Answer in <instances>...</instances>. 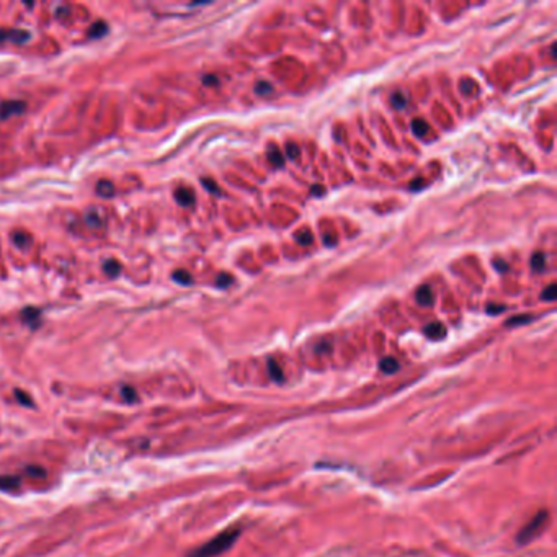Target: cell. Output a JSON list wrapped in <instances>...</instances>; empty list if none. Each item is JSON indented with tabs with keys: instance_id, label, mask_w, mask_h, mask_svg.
Here are the masks:
<instances>
[{
	"instance_id": "cell-1",
	"label": "cell",
	"mask_w": 557,
	"mask_h": 557,
	"mask_svg": "<svg viewBox=\"0 0 557 557\" xmlns=\"http://www.w3.org/2000/svg\"><path fill=\"white\" fill-rule=\"evenodd\" d=\"M239 536H240L239 529H227V531L214 536L211 541H208L201 548L195 549L190 554V557H217L222 553H226L227 549H231Z\"/></svg>"
},
{
	"instance_id": "cell-2",
	"label": "cell",
	"mask_w": 557,
	"mask_h": 557,
	"mask_svg": "<svg viewBox=\"0 0 557 557\" xmlns=\"http://www.w3.org/2000/svg\"><path fill=\"white\" fill-rule=\"evenodd\" d=\"M546 521H548V512H539L536 516L531 518V521H529L528 524H524L523 529L516 536V541L519 544L529 543V541L534 539L541 531H543Z\"/></svg>"
},
{
	"instance_id": "cell-3",
	"label": "cell",
	"mask_w": 557,
	"mask_h": 557,
	"mask_svg": "<svg viewBox=\"0 0 557 557\" xmlns=\"http://www.w3.org/2000/svg\"><path fill=\"white\" fill-rule=\"evenodd\" d=\"M26 110V103L25 101H2L0 103V120H8L10 116H17L25 113Z\"/></svg>"
},
{
	"instance_id": "cell-4",
	"label": "cell",
	"mask_w": 557,
	"mask_h": 557,
	"mask_svg": "<svg viewBox=\"0 0 557 557\" xmlns=\"http://www.w3.org/2000/svg\"><path fill=\"white\" fill-rule=\"evenodd\" d=\"M30 40V33L23 30H0V43H26Z\"/></svg>"
},
{
	"instance_id": "cell-5",
	"label": "cell",
	"mask_w": 557,
	"mask_h": 557,
	"mask_svg": "<svg viewBox=\"0 0 557 557\" xmlns=\"http://www.w3.org/2000/svg\"><path fill=\"white\" fill-rule=\"evenodd\" d=\"M415 299H417V304H420V306L427 307V306H431L433 301H435V296H433V291L431 288L428 285H423L417 289L415 293Z\"/></svg>"
},
{
	"instance_id": "cell-6",
	"label": "cell",
	"mask_w": 557,
	"mask_h": 557,
	"mask_svg": "<svg viewBox=\"0 0 557 557\" xmlns=\"http://www.w3.org/2000/svg\"><path fill=\"white\" fill-rule=\"evenodd\" d=\"M423 332H425V335L431 340H441L446 337V327L441 322H430L423 329Z\"/></svg>"
},
{
	"instance_id": "cell-7",
	"label": "cell",
	"mask_w": 557,
	"mask_h": 557,
	"mask_svg": "<svg viewBox=\"0 0 557 557\" xmlns=\"http://www.w3.org/2000/svg\"><path fill=\"white\" fill-rule=\"evenodd\" d=\"M175 200L178 201L181 206H193L195 205V193L190 188L181 186V188L175 191Z\"/></svg>"
},
{
	"instance_id": "cell-8",
	"label": "cell",
	"mask_w": 557,
	"mask_h": 557,
	"mask_svg": "<svg viewBox=\"0 0 557 557\" xmlns=\"http://www.w3.org/2000/svg\"><path fill=\"white\" fill-rule=\"evenodd\" d=\"M21 484L18 475H0V490H15Z\"/></svg>"
},
{
	"instance_id": "cell-9",
	"label": "cell",
	"mask_w": 557,
	"mask_h": 557,
	"mask_svg": "<svg viewBox=\"0 0 557 557\" xmlns=\"http://www.w3.org/2000/svg\"><path fill=\"white\" fill-rule=\"evenodd\" d=\"M266 155H268V160H270L273 165H275L276 169H280V167H283V165H285V157H283L281 151L275 146V144H270Z\"/></svg>"
},
{
	"instance_id": "cell-10",
	"label": "cell",
	"mask_w": 557,
	"mask_h": 557,
	"mask_svg": "<svg viewBox=\"0 0 557 557\" xmlns=\"http://www.w3.org/2000/svg\"><path fill=\"white\" fill-rule=\"evenodd\" d=\"M96 193H98L101 198H111L115 195V186L108 180H101L98 181V185H96Z\"/></svg>"
},
{
	"instance_id": "cell-11",
	"label": "cell",
	"mask_w": 557,
	"mask_h": 557,
	"mask_svg": "<svg viewBox=\"0 0 557 557\" xmlns=\"http://www.w3.org/2000/svg\"><path fill=\"white\" fill-rule=\"evenodd\" d=\"M379 368H381L383 373H387V374H394L397 369L400 368L397 360H394V358H383L381 363H379Z\"/></svg>"
},
{
	"instance_id": "cell-12",
	"label": "cell",
	"mask_w": 557,
	"mask_h": 557,
	"mask_svg": "<svg viewBox=\"0 0 557 557\" xmlns=\"http://www.w3.org/2000/svg\"><path fill=\"white\" fill-rule=\"evenodd\" d=\"M410 128H412V131H414V134H415L417 137H423V136H427L428 129H430V126H428V125H427V121H423V120H414V121H412Z\"/></svg>"
},
{
	"instance_id": "cell-13",
	"label": "cell",
	"mask_w": 557,
	"mask_h": 557,
	"mask_svg": "<svg viewBox=\"0 0 557 557\" xmlns=\"http://www.w3.org/2000/svg\"><path fill=\"white\" fill-rule=\"evenodd\" d=\"M529 265H531V268L536 273H541L546 268V257L541 254V252H536V254L531 257V260H529Z\"/></svg>"
},
{
	"instance_id": "cell-14",
	"label": "cell",
	"mask_w": 557,
	"mask_h": 557,
	"mask_svg": "<svg viewBox=\"0 0 557 557\" xmlns=\"http://www.w3.org/2000/svg\"><path fill=\"white\" fill-rule=\"evenodd\" d=\"M268 371H270V376H271L273 381H276V383L285 381V376H283L281 368L278 366V363L275 360H268Z\"/></svg>"
},
{
	"instance_id": "cell-15",
	"label": "cell",
	"mask_w": 557,
	"mask_h": 557,
	"mask_svg": "<svg viewBox=\"0 0 557 557\" xmlns=\"http://www.w3.org/2000/svg\"><path fill=\"white\" fill-rule=\"evenodd\" d=\"M106 31H108V26H106L103 21H96L95 25H92V28H90L88 36H90V38L96 40V38H101V36H103Z\"/></svg>"
},
{
	"instance_id": "cell-16",
	"label": "cell",
	"mask_w": 557,
	"mask_h": 557,
	"mask_svg": "<svg viewBox=\"0 0 557 557\" xmlns=\"http://www.w3.org/2000/svg\"><path fill=\"white\" fill-rule=\"evenodd\" d=\"M172 276H173V280L176 283H180V285H191V283H193L191 275H190L188 271H185V270H176Z\"/></svg>"
},
{
	"instance_id": "cell-17",
	"label": "cell",
	"mask_w": 557,
	"mask_h": 557,
	"mask_svg": "<svg viewBox=\"0 0 557 557\" xmlns=\"http://www.w3.org/2000/svg\"><path fill=\"white\" fill-rule=\"evenodd\" d=\"M556 285L554 283H551V285L548 286L544 289L543 293H541V301H546V302H553V301H556Z\"/></svg>"
},
{
	"instance_id": "cell-18",
	"label": "cell",
	"mask_w": 557,
	"mask_h": 557,
	"mask_svg": "<svg viewBox=\"0 0 557 557\" xmlns=\"http://www.w3.org/2000/svg\"><path fill=\"white\" fill-rule=\"evenodd\" d=\"M103 268H105V273H106V275H108L110 278H115V276L118 275V273H120L121 266L118 265V261H115V260H108V261H106V263H105Z\"/></svg>"
},
{
	"instance_id": "cell-19",
	"label": "cell",
	"mask_w": 557,
	"mask_h": 557,
	"mask_svg": "<svg viewBox=\"0 0 557 557\" xmlns=\"http://www.w3.org/2000/svg\"><path fill=\"white\" fill-rule=\"evenodd\" d=\"M121 395H123V399H125L126 402H136V400H137L136 390L132 389V387H129V386H125V387L121 389Z\"/></svg>"
},
{
	"instance_id": "cell-20",
	"label": "cell",
	"mask_w": 557,
	"mask_h": 557,
	"mask_svg": "<svg viewBox=\"0 0 557 557\" xmlns=\"http://www.w3.org/2000/svg\"><path fill=\"white\" fill-rule=\"evenodd\" d=\"M390 101H392V106H394V108H397V110L405 108V105H407V98H405V96H404L402 93H400V92L394 93V95H392V98H390Z\"/></svg>"
},
{
	"instance_id": "cell-21",
	"label": "cell",
	"mask_w": 557,
	"mask_h": 557,
	"mask_svg": "<svg viewBox=\"0 0 557 557\" xmlns=\"http://www.w3.org/2000/svg\"><path fill=\"white\" fill-rule=\"evenodd\" d=\"M96 210H98V208H95V211H90L87 214V222L90 224V226L100 227V226H103V219H100L98 216H96V213H98Z\"/></svg>"
},
{
	"instance_id": "cell-22",
	"label": "cell",
	"mask_w": 557,
	"mask_h": 557,
	"mask_svg": "<svg viewBox=\"0 0 557 557\" xmlns=\"http://www.w3.org/2000/svg\"><path fill=\"white\" fill-rule=\"evenodd\" d=\"M234 280H232V276L231 275H227V273H221V275L217 276V280H216V286L217 288H221V289H224V288H227L229 285H231Z\"/></svg>"
},
{
	"instance_id": "cell-23",
	"label": "cell",
	"mask_w": 557,
	"mask_h": 557,
	"mask_svg": "<svg viewBox=\"0 0 557 557\" xmlns=\"http://www.w3.org/2000/svg\"><path fill=\"white\" fill-rule=\"evenodd\" d=\"M12 239H13V242L18 245V247H26V245H28V242H30V237L26 234H23V232H15Z\"/></svg>"
},
{
	"instance_id": "cell-24",
	"label": "cell",
	"mask_w": 557,
	"mask_h": 557,
	"mask_svg": "<svg viewBox=\"0 0 557 557\" xmlns=\"http://www.w3.org/2000/svg\"><path fill=\"white\" fill-rule=\"evenodd\" d=\"M271 90H273V87L266 82H258L255 85V93H258V95H268V93H271Z\"/></svg>"
},
{
	"instance_id": "cell-25",
	"label": "cell",
	"mask_w": 557,
	"mask_h": 557,
	"mask_svg": "<svg viewBox=\"0 0 557 557\" xmlns=\"http://www.w3.org/2000/svg\"><path fill=\"white\" fill-rule=\"evenodd\" d=\"M286 157H288V159H291V160H294V159H298V157H299V147L296 146V144L289 142L288 146H286Z\"/></svg>"
},
{
	"instance_id": "cell-26",
	"label": "cell",
	"mask_w": 557,
	"mask_h": 557,
	"mask_svg": "<svg viewBox=\"0 0 557 557\" xmlns=\"http://www.w3.org/2000/svg\"><path fill=\"white\" fill-rule=\"evenodd\" d=\"M296 240L301 245H309L310 242H312V234L307 232V231H302V232H299L296 235Z\"/></svg>"
},
{
	"instance_id": "cell-27",
	"label": "cell",
	"mask_w": 557,
	"mask_h": 557,
	"mask_svg": "<svg viewBox=\"0 0 557 557\" xmlns=\"http://www.w3.org/2000/svg\"><path fill=\"white\" fill-rule=\"evenodd\" d=\"M23 319L26 320L28 324H31V320H38L40 319V312L36 309H25L23 310Z\"/></svg>"
},
{
	"instance_id": "cell-28",
	"label": "cell",
	"mask_w": 557,
	"mask_h": 557,
	"mask_svg": "<svg viewBox=\"0 0 557 557\" xmlns=\"http://www.w3.org/2000/svg\"><path fill=\"white\" fill-rule=\"evenodd\" d=\"M201 183H203V186H205V188H208L211 193H214V195H219V193H221V190L217 188V185H214V181L210 180V178H203Z\"/></svg>"
},
{
	"instance_id": "cell-29",
	"label": "cell",
	"mask_w": 557,
	"mask_h": 557,
	"mask_svg": "<svg viewBox=\"0 0 557 557\" xmlns=\"http://www.w3.org/2000/svg\"><path fill=\"white\" fill-rule=\"evenodd\" d=\"M26 474H30L31 477H43V475H44V471H43L41 468H38V466H30V468H26Z\"/></svg>"
},
{
	"instance_id": "cell-30",
	"label": "cell",
	"mask_w": 557,
	"mask_h": 557,
	"mask_svg": "<svg viewBox=\"0 0 557 557\" xmlns=\"http://www.w3.org/2000/svg\"><path fill=\"white\" fill-rule=\"evenodd\" d=\"M15 395L18 397V402L25 404V405H31V400H30V395L25 394L23 390H15Z\"/></svg>"
},
{
	"instance_id": "cell-31",
	"label": "cell",
	"mask_w": 557,
	"mask_h": 557,
	"mask_svg": "<svg viewBox=\"0 0 557 557\" xmlns=\"http://www.w3.org/2000/svg\"><path fill=\"white\" fill-rule=\"evenodd\" d=\"M531 317L529 315H521V317H513L507 322V325H515V324H523V322H529Z\"/></svg>"
},
{
	"instance_id": "cell-32",
	"label": "cell",
	"mask_w": 557,
	"mask_h": 557,
	"mask_svg": "<svg viewBox=\"0 0 557 557\" xmlns=\"http://www.w3.org/2000/svg\"><path fill=\"white\" fill-rule=\"evenodd\" d=\"M203 84H206V85H217L219 84V79L216 76H205V77H203Z\"/></svg>"
},
{
	"instance_id": "cell-33",
	"label": "cell",
	"mask_w": 557,
	"mask_h": 557,
	"mask_svg": "<svg viewBox=\"0 0 557 557\" xmlns=\"http://www.w3.org/2000/svg\"><path fill=\"white\" fill-rule=\"evenodd\" d=\"M505 309H507V306H489V307H487V312L497 315L499 312H503Z\"/></svg>"
},
{
	"instance_id": "cell-34",
	"label": "cell",
	"mask_w": 557,
	"mask_h": 557,
	"mask_svg": "<svg viewBox=\"0 0 557 557\" xmlns=\"http://www.w3.org/2000/svg\"><path fill=\"white\" fill-rule=\"evenodd\" d=\"M423 186H425V183H423V180H422V178H417L415 181H412L410 188H412V190H419V188H423Z\"/></svg>"
},
{
	"instance_id": "cell-35",
	"label": "cell",
	"mask_w": 557,
	"mask_h": 557,
	"mask_svg": "<svg viewBox=\"0 0 557 557\" xmlns=\"http://www.w3.org/2000/svg\"><path fill=\"white\" fill-rule=\"evenodd\" d=\"M495 268L500 270V271H507L508 266H507V263H499V261H495Z\"/></svg>"
},
{
	"instance_id": "cell-36",
	"label": "cell",
	"mask_w": 557,
	"mask_h": 557,
	"mask_svg": "<svg viewBox=\"0 0 557 557\" xmlns=\"http://www.w3.org/2000/svg\"><path fill=\"white\" fill-rule=\"evenodd\" d=\"M310 191H312V195H320V193H324V188H320V186H312Z\"/></svg>"
}]
</instances>
